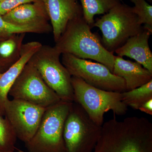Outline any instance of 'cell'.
Listing matches in <instances>:
<instances>
[{
    "instance_id": "6da1fadb",
    "label": "cell",
    "mask_w": 152,
    "mask_h": 152,
    "mask_svg": "<svg viewBox=\"0 0 152 152\" xmlns=\"http://www.w3.org/2000/svg\"><path fill=\"white\" fill-rule=\"evenodd\" d=\"M93 152H152V124L144 117L120 121L115 115L102 126Z\"/></svg>"
},
{
    "instance_id": "7a4b0ae2",
    "label": "cell",
    "mask_w": 152,
    "mask_h": 152,
    "mask_svg": "<svg viewBox=\"0 0 152 152\" xmlns=\"http://www.w3.org/2000/svg\"><path fill=\"white\" fill-rule=\"evenodd\" d=\"M83 16L68 23L54 47L61 53L101 63L113 73L115 56L103 45L97 34L91 31Z\"/></svg>"
},
{
    "instance_id": "3957f363",
    "label": "cell",
    "mask_w": 152,
    "mask_h": 152,
    "mask_svg": "<svg viewBox=\"0 0 152 152\" xmlns=\"http://www.w3.org/2000/svg\"><path fill=\"white\" fill-rule=\"evenodd\" d=\"M74 102L78 104L96 124L102 126L105 113L115 115L126 113L128 107L122 101L121 93L109 91L88 84L81 79L72 76Z\"/></svg>"
},
{
    "instance_id": "277c9868",
    "label": "cell",
    "mask_w": 152,
    "mask_h": 152,
    "mask_svg": "<svg viewBox=\"0 0 152 152\" xmlns=\"http://www.w3.org/2000/svg\"><path fill=\"white\" fill-rule=\"evenodd\" d=\"M99 28L102 42L108 51L113 53L133 36L141 32L143 27L140 24L132 7L120 3L101 18L97 19L93 27Z\"/></svg>"
},
{
    "instance_id": "5b68a950",
    "label": "cell",
    "mask_w": 152,
    "mask_h": 152,
    "mask_svg": "<svg viewBox=\"0 0 152 152\" xmlns=\"http://www.w3.org/2000/svg\"><path fill=\"white\" fill-rule=\"evenodd\" d=\"M72 103L61 100L47 108L34 135L25 144L28 152H66L63 133Z\"/></svg>"
},
{
    "instance_id": "8992f818",
    "label": "cell",
    "mask_w": 152,
    "mask_h": 152,
    "mask_svg": "<svg viewBox=\"0 0 152 152\" xmlns=\"http://www.w3.org/2000/svg\"><path fill=\"white\" fill-rule=\"evenodd\" d=\"M61 55L54 46L42 45L29 61L61 100L73 102L72 76L60 60Z\"/></svg>"
},
{
    "instance_id": "52a82bcc",
    "label": "cell",
    "mask_w": 152,
    "mask_h": 152,
    "mask_svg": "<svg viewBox=\"0 0 152 152\" xmlns=\"http://www.w3.org/2000/svg\"><path fill=\"white\" fill-rule=\"evenodd\" d=\"M102 127L91 119L81 106L73 102L64 126L66 152H93Z\"/></svg>"
},
{
    "instance_id": "ba28073f",
    "label": "cell",
    "mask_w": 152,
    "mask_h": 152,
    "mask_svg": "<svg viewBox=\"0 0 152 152\" xmlns=\"http://www.w3.org/2000/svg\"><path fill=\"white\" fill-rule=\"evenodd\" d=\"M61 62L73 77L98 88L122 93L126 91L124 80L115 75L105 66L80 58L69 54H62Z\"/></svg>"
},
{
    "instance_id": "9c48e42d",
    "label": "cell",
    "mask_w": 152,
    "mask_h": 152,
    "mask_svg": "<svg viewBox=\"0 0 152 152\" xmlns=\"http://www.w3.org/2000/svg\"><path fill=\"white\" fill-rule=\"evenodd\" d=\"M14 99L48 108L61 101L54 91L44 81L30 61L22 70L9 92Z\"/></svg>"
},
{
    "instance_id": "30bf717a",
    "label": "cell",
    "mask_w": 152,
    "mask_h": 152,
    "mask_svg": "<svg viewBox=\"0 0 152 152\" xmlns=\"http://www.w3.org/2000/svg\"><path fill=\"white\" fill-rule=\"evenodd\" d=\"M46 108L21 100L8 99L5 104L4 116L17 138L26 144L35 134Z\"/></svg>"
},
{
    "instance_id": "8fae6325",
    "label": "cell",
    "mask_w": 152,
    "mask_h": 152,
    "mask_svg": "<svg viewBox=\"0 0 152 152\" xmlns=\"http://www.w3.org/2000/svg\"><path fill=\"white\" fill-rule=\"evenodd\" d=\"M48 15L55 42L65 30L68 23L83 16L78 0H42Z\"/></svg>"
},
{
    "instance_id": "7c38bea8",
    "label": "cell",
    "mask_w": 152,
    "mask_h": 152,
    "mask_svg": "<svg viewBox=\"0 0 152 152\" xmlns=\"http://www.w3.org/2000/svg\"><path fill=\"white\" fill-rule=\"evenodd\" d=\"M42 45L39 42L23 44L18 60L7 70L0 74V115L4 116V105L9 99V92L25 66Z\"/></svg>"
},
{
    "instance_id": "4fadbf2b",
    "label": "cell",
    "mask_w": 152,
    "mask_h": 152,
    "mask_svg": "<svg viewBox=\"0 0 152 152\" xmlns=\"http://www.w3.org/2000/svg\"><path fill=\"white\" fill-rule=\"evenodd\" d=\"M152 33L150 30L144 28L141 32L128 39L114 53L118 56H127L134 60L152 72V53L148 42Z\"/></svg>"
},
{
    "instance_id": "5bb4252c",
    "label": "cell",
    "mask_w": 152,
    "mask_h": 152,
    "mask_svg": "<svg viewBox=\"0 0 152 152\" xmlns=\"http://www.w3.org/2000/svg\"><path fill=\"white\" fill-rule=\"evenodd\" d=\"M113 73L124 80L126 91L145 84L152 80V72L137 62L115 56Z\"/></svg>"
},
{
    "instance_id": "9a60e30c",
    "label": "cell",
    "mask_w": 152,
    "mask_h": 152,
    "mask_svg": "<svg viewBox=\"0 0 152 152\" xmlns=\"http://www.w3.org/2000/svg\"><path fill=\"white\" fill-rule=\"evenodd\" d=\"M2 17L6 21L20 26L43 23L50 21L42 0L24 4Z\"/></svg>"
},
{
    "instance_id": "2e32d148",
    "label": "cell",
    "mask_w": 152,
    "mask_h": 152,
    "mask_svg": "<svg viewBox=\"0 0 152 152\" xmlns=\"http://www.w3.org/2000/svg\"><path fill=\"white\" fill-rule=\"evenodd\" d=\"M26 34H16L0 41V58L7 69L20 58Z\"/></svg>"
},
{
    "instance_id": "e0dca14e",
    "label": "cell",
    "mask_w": 152,
    "mask_h": 152,
    "mask_svg": "<svg viewBox=\"0 0 152 152\" xmlns=\"http://www.w3.org/2000/svg\"><path fill=\"white\" fill-rule=\"evenodd\" d=\"M83 16L91 28L94 23L96 15H104L122 3V0H80Z\"/></svg>"
},
{
    "instance_id": "ac0fdd59",
    "label": "cell",
    "mask_w": 152,
    "mask_h": 152,
    "mask_svg": "<svg viewBox=\"0 0 152 152\" xmlns=\"http://www.w3.org/2000/svg\"><path fill=\"white\" fill-rule=\"evenodd\" d=\"M122 101L127 107L135 110L152 99V80L138 88L121 93Z\"/></svg>"
},
{
    "instance_id": "d6986e66",
    "label": "cell",
    "mask_w": 152,
    "mask_h": 152,
    "mask_svg": "<svg viewBox=\"0 0 152 152\" xmlns=\"http://www.w3.org/2000/svg\"><path fill=\"white\" fill-rule=\"evenodd\" d=\"M17 139L8 120L0 115V152H15Z\"/></svg>"
},
{
    "instance_id": "ffe728a7",
    "label": "cell",
    "mask_w": 152,
    "mask_h": 152,
    "mask_svg": "<svg viewBox=\"0 0 152 152\" xmlns=\"http://www.w3.org/2000/svg\"><path fill=\"white\" fill-rule=\"evenodd\" d=\"M134 7L132 10L137 16L140 24L144 25V28L152 31V6L145 0H130Z\"/></svg>"
},
{
    "instance_id": "44dd1931",
    "label": "cell",
    "mask_w": 152,
    "mask_h": 152,
    "mask_svg": "<svg viewBox=\"0 0 152 152\" xmlns=\"http://www.w3.org/2000/svg\"><path fill=\"white\" fill-rule=\"evenodd\" d=\"M32 31L31 26H20L6 21L0 16V37L7 38L16 34L30 33Z\"/></svg>"
},
{
    "instance_id": "7402d4cb",
    "label": "cell",
    "mask_w": 152,
    "mask_h": 152,
    "mask_svg": "<svg viewBox=\"0 0 152 152\" xmlns=\"http://www.w3.org/2000/svg\"><path fill=\"white\" fill-rule=\"evenodd\" d=\"M41 0H3L0 1V16H2L19 6Z\"/></svg>"
},
{
    "instance_id": "603a6c76",
    "label": "cell",
    "mask_w": 152,
    "mask_h": 152,
    "mask_svg": "<svg viewBox=\"0 0 152 152\" xmlns=\"http://www.w3.org/2000/svg\"><path fill=\"white\" fill-rule=\"evenodd\" d=\"M139 110L148 115H152V99L145 102L139 108Z\"/></svg>"
},
{
    "instance_id": "cb8c5ba5",
    "label": "cell",
    "mask_w": 152,
    "mask_h": 152,
    "mask_svg": "<svg viewBox=\"0 0 152 152\" xmlns=\"http://www.w3.org/2000/svg\"><path fill=\"white\" fill-rule=\"evenodd\" d=\"M7 69L6 67L4 64L3 63L2 61L0 58V74L7 70Z\"/></svg>"
},
{
    "instance_id": "d4e9b609",
    "label": "cell",
    "mask_w": 152,
    "mask_h": 152,
    "mask_svg": "<svg viewBox=\"0 0 152 152\" xmlns=\"http://www.w3.org/2000/svg\"><path fill=\"white\" fill-rule=\"evenodd\" d=\"M16 151H17L16 152H27L24 151H22V150L18 149H17V148H16Z\"/></svg>"
},
{
    "instance_id": "484cf974",
    "label": "cell",
    "mask_w": 152,
    "mask_h": 152,
    "mask_svg": "<svg viewBox=\"0 0 152 152\" xmlns=\"http://www.w3.org/2000/svg\"><path fill=\"white\" fill-rule=\"evenodd\" d=\"M7 38L1 37H0V41L3 40L5 39H7Z\"/></svg>"
},
{
    "instance_id": "4316f807",
    "label": "cell",
    "mask_w": 152,
    "mask_h": 152,
    "mask_svg": "<svg viewBox=\"0 0 152 152\" xmlns=\"http://www.w3.org/2000/svg\"><path fill=\"white\" fill-rule=\"evenodd\" d=\"M149 1H150L151 2L152 1V0H148Z\"/></svg>"
},
{
    "instance_id": "83f0119b",
    "label": "cell",
    "mask_w": 152,
    "mask_h": 152,
    "mask_svg": "<svg viewBox=\"0 0 152 152\" xmlns=\"http://www.w3.org/2000/svg\"><path fill=\"white\" fill-rule=\"evenodd\" d=\"M3 1V0H0V1Z\"/></svg>"
}]
</instances>
